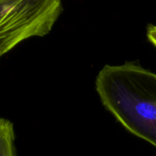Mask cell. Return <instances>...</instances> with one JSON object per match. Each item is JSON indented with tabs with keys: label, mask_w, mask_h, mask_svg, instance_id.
<instances>
[{
	"label": "cell",
	"mask_w": 156,
	"mask_h": 156,
	"mask_svg": "<svg viewBox=\"0 0 156 156\" xmlns=\"http://www.w3.org/2000/svg\"><path fill=\"white\" fill-rule=\"evenodd\" d=\"M96 90L107 110L136 136L156 147V74L131 62L105 66Z\"/></svg>",
	"instance_id": "obj_1"
},
{
	"label": "cell",
	"mask_w": 156,
	"mask_h": 156,
	"mask_svg": "<svg viewBox=\"0 0 156 156\" xmlns=\"http://www.w3.org/2000/svg\"><path fill=\"white\" fill-rule=\"evenodd\" d=\"M62 12V0H0V53L49 34Z\"/></svg>",
	"instance_id": "obj_2"
},
{
	"label": "cell",
	"mask_w": 156,
	"mask_h": 156,
	"mask_svg": "<svg viewBox=\"0 0 156 156\" xmlns=\"http://www.w3.org/2000/svg\"><path fill=\"white\" fill-rule=\"evenodd\" d=\"M0 156H15L13 124L5 118H0Z\"/></svg>",
	"instance_id": "obj_3"
},
{
	"label": "cell",
	"mask_w": 156,
	"mask_h": 156,
	"mask_svg": "<svg viewBox=\"0 0 156 156\" xmlns=\"http://www.w3.org/2000/svg\"><path fill=\"white\" fill-rule=\"evenodd\" d=\"M147 37L149 41L156 47V25H149L147 29Z\"/></svg>",
	"instance_id": "obj_4"
},
{
	"label": "cell",
	"mask_w": 156,
	"mask_h": 156,
	"mask_svg": "<svg viewBox=\"0 0 156 156\" xmlns=\"http://www.w3.org/2000/svg\"><path fill=\"white\" fill-rule=\"evenodd\" d=\"M3 56V55L2 54V53H0V57H1V56Z\"/></svg>",
	"instance_id": "obj_5"
}]
</instances>
